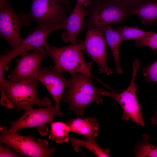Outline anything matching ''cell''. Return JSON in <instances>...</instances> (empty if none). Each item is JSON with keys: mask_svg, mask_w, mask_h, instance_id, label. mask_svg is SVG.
Wrapping results in <instances>:
<instances>
[{"mask_svg": "<svg viewBox=\"0 0 157 157\" xmlns=\"http://www.w3.org/2000/svg\"><path fill=\"white\" fill-rule=\"evenodd\" d=\"M70 74V77L68 79V89L62 97L63 102L68 103L69 111H74L77 115L83 116L85 108L91 103L103 104L100 96L104 90L94 85L91 76L77 73Z\"/></svg>", "mask_w": 157, "mask_h": 157, "instance_id": "1", "label": "cell"}, {"mask_svg": "<svg viewBox=\"0 0 157 157\" xmlns=\"http://www.w3.org/2000/svg\"><path fill=\"white\" fill-rule=\"evenodd\" d=\"M83 45V42L79 40L62 47H49L47 55L52 58L54 65L49 68L58 73L84 74L95 78L90 73L92 62L86 63L84 60L82 52Z\"/></svg>", "mask_w": 157, "mask_h": 157, "instance_id": "2", "label": "cell"}, {"mask_svg": "<svg viewBox=\"0 0 157 157\" xmlns=\"http://www.w3.org/2000/svg\"><path fill=\"white\" fill-rule=\"evenodd\" d=\"M39 81L31 79L21 82L5 80L4 88L7 97L14 107L20 111L33 107L51 106V100L47 97H38L37 89Z\"/></svg>", "mask_w": 157, "mask_h": 157, "instance_id": "3", "label": "cell"}, {"mask_svg": "<svg viewBox=\"0 0 157 157\" xmlns=\"http://www.w3.org/2000/svg\"><path fill=\"white\" fill-rule=\"evenodd\" d=\"M67 1L33 0L27 15L30 22L38 26H49L63 28L64 22L68 16Z\"/></svg>", "mask_w": 157, "mask_h": 157, "instance_id": "4", "label": "cell"}, {"mask_svg": "<svg viewBox=\"0 0 157 157\" xmlns=\"http://www.w3.org/2000/svg\"><path fill=\"white\" fill-rule=\"evenodd\" d=\"M6 126H0L1 143L8 145L17 152L24 156L47 157L52 156L56 150L54 147L48 148V142L40 139L36 141L31 135L23 136L17 133L8 132Z\"/></svg>", "mask_w": 157, "mask_h": 157, "instance_id": "5", "label": "cell"}, {"mask_svg": "<svg viewBox=\"0 0 157 157\" xmlns=\"http://www.w3.org/2000/svg\"><path fill=\"white\" fill-rule=\"evenodd\" d=\"M139 62L137 59L133 62V72L130 84L127 89L120 93L117 91L108 92L104 90L102 95L110 97L115 100L121 106L123 110L122 119L131 121L138 126H143L144 122L136 94L137 90L135 79L139 67Z\"/></svg>", "mask_w": 157, "mask_h": 157, "instance_id": "6", "label": "cell"}, {"mask_svg": "<svg viewBox=\"0 0 157 157\" xmlns=\"http://www.w3.org/2000/svg\"><path fill=\"white\" fill-rule=\"evenodd\" d=\"M63 114L60 109L54 106L36 109L29 108L24 110L23 114L17 120L12 121L10 127L9 129L6 127V129L9 133H16L21 129L35 127L41 135H47L49 130L46 124L52 122L55 116Z\"/></svg>", "mask_w": 157, "mask_h": 157, "instance_id": "7", "label": "cell"}, {"mask_svg": "<svg viewBox=\"0 0 157 157\" xmlns=\"http://www.w3.org/2000/svg\"><path fill=\"white\" fill-rule=\"evenodd\" d=\"M59 29L58 27L49 26H38L36 28L29 33L20 44L13 49L0 58V64L4 66L6 70L8 69V63L15 57L28 51L39 49L47 51L49 46L46 41L47 38L51 32Z\"/></svg>", "mask_w": 157, "mask_h": 157, "instance_id": "8", "label": "cell"}, {"mask_svg": "<svg viewBox=\"0 0 157 157\" xmlns=\"http://www.w3.org/2000/svg\"><path fill=\"white\" fill-rule=\"evenodd\" d=\"M30 21L27 15H18L6 1L3 8L0 10V35L12 47L18 46L23 40L19 34L23 25H27Z\"/></svg>", "mask_w": 157, "mask_h": 157, "instance_id": "9", "label": "cell"}, {"mask_svg": "<svg viewBox=\"0 0 157 157\" xmlns=\"http://www.w3.org/2000/svg\"><path fill=\"white\" fill-rule=\"evenodd\" d=\"M106 42L103 33L99 28L89 29L83 50L97 64L100 73L109 75L113 71L107 63Z\"/></svg>", "mask_w": 157, "mask_h": 157, "instance_id": "10", "label": "cell"}, {"mask_svg": "<svg viewBox=\"0 0 157 157\" xmlns=\"http://www.w3.org/2000/svg\"><path fill=\"white\" fill-rule=\"evenodd\" d=\"M89 17V29L100 27L120 22L129 14L123 5L109 1L94 2Z\"/></svg>", "mask_w": 157, "mask_h": 157, "instance_id": "11", "label": "cell"}, {"mask_svg": "<svg viewBox=\"0 0 157 157\" xmlns=\"http://www.w3.org/2000/svg\"><path fill=\"white\" fill-rule=\"evenodd\" d=\"M16 60V66L8 76L9 80L21 82L33 79L35 73L41 68L42 59L47 56L46 51L36 49L33 52H28L22 54Z\"/></svg>", "mask_w": 157, "mask_h": 157, "instance_id": "12", "label": "cell"}, {"mask_svg": "<svg viewBox=\"0 0 157 157\" xmlns=\"http://www.w3.org/2000/svg\"><path fill=\"white\" fill-rule=\"evenodd\" d=\"M33 78L45 86L55 102L54 106L60 109V101L65 88L68 85V80L64 77L62 73L53 72L49 68L41 67Z\"/></svg>", "mask_w": 157, "mask_h": 157, "instance_id": "13", "label": "cell"}, {"mask_svg": "<svg viewBox=\"0 0 157 157\" xmlns=\"http://www.w3.org/2000/svg\"><path fill=\"white\" fill-rule=\"evenodd\" d=\"M88 13L83 6L76 2L74 8L68 16L63 24L65 31L61 35L63 42L75 43L79 33L82 30L84 19Z\"/></svg>", "mask_w": 157, "mask_h": 157, "instance_id": "14", "label": "cell"}, {"mask_svg": "<svg viewBox=\"0 0 157 157\" xmlns=\"http://www.w3.org/2000/svg\"><path fill=\"white\" fill-rule=\"evenodd\" d=\"M70 131L85 135L87 139H95L98 135L99 126L97 119L86 117L82 119L77 117L66 121Z\"/></svg>", "mask_w": 157, "mask_h": 157, "instance_id": "15", "label": "cell"}, {"mask_svg": "<svg viewBox=\"0 0 157 157\" xmlns=\"http://www.w3.org/2000/svg\"><path fill=\"white\" fill-rule=\"evenodd\" d=\"M99 28L103 32L106 42L111 50L115 65V72L122 74L119 58L120 44L122 40L119 32L117 29H113L109 25Z\"/></svg>", "mask_w": 157, "mask_h": 157, "instance_id": "16", "label": "cell"}, {"mask_svg": "<svg viewBox=\"0 0 157 157\" xmlns=\"http://www.w3.org/2000/svg\"><path fill=\"white\" fill-rule=\"evenodd\" d=\"M129 14L138 16L143 24L153 22L157 19V1L142 5L129 12Z\"/></svg>", "mask_w": 157, "mask_h": 157, "instance_id": "17", "label": "cell"}, {"mask_svg": "<svg viewBox=\"0 0 157 157\" xmlns=\"http://www.w3.org/2000/svg\"><path fill=\"white\" fill-rule=\"evenodd\" d=\"M72 145L76 152L79 151V147L82 146L89 149L98 157H109L110 150L108 149H103L99 147L95 139H87L84 140L71 137Z\"/></svg>", "mask_w": 157, "mask_h": 157, "instance_id": "18", "label": "cell"}, {"mask_svg": "<svg viewBox=\"0 0 157 157\" xmlns=\"http://www.w3.org/2000/svg\"><path fill=\"white\" fill-rule=\"evenodd\" d=\"M51 129L48 138L54 140L59 144L68 142L69 140V133L70 132L68 126L62 122H52Z\"/></svg>", "mask_w": 157, "mask_h": 157, "instance_id": "19", "label": "cell"}, {"mask_svg": "<svg viewBox=\"0 0 157 157\" xmlns=\"http://www.w3.org/2000/svg\"><path fill=\"white\" fill-rule=\"evenodd\" d=\"M149 137L144 134L139 143L135 147L134 154L137 157H157V146L150 143Z\"/></svg>", "mask_w": 157, "mask_h": 157, "instance_id": "20", "label": "cell"}, {"mask_svg": "<svg viewBox=\"0 0 157 157\" xmlns=\"http://www.w3.org/2000/svg\"><path fill=\"white\" fill-rule=\"evenodd\" d=\"M117 29L119 31L122 41L138 39L150 36L155 33L152 31L146 32L138 28L128 26H119Z\"/></svg>", "mask_w": 157, "mask_h": 157, "instance_id": "21", "label": "cell"}, {"mask_svg": "<svg viewBox=\"0 0 157 157\" xmlns=\"http://www.w3.org/2000/svg\"><path fill=\"white\" fill-rule=\"evenodd\" d=\"M5 71L4 67L0 64V88L1 94L0 103L3 106L9 109L14 107L6 95L4 88L5 80L4 76V71Z\"/></svg>", "mask_w": 157, "mask_h": 157, "instance_id": "22", "label": "cell"}, {"mask_svg": "<svg viewBox=\"0 0 157 157\" xmlns=\"http://www.w3.org/2000/svg\"><path fill=\"white\" fill-rule=\"evenodd\" d=\"M135 45L137 47H146L155 50L157 49V33L147 37L136 40Z\"/></svg>", "mask_w": 157, "mask_h": 157, "instance_id": "23", "label": "cell"}, {"mask_svg": "<svg viewBox=\"0 0 157 157\" xmlns=\"http://www.w3.org/2000/svg\"><path fill=\"white\" fill-rule=\"evenodd\" d=\"M143 74L147 82H154L157 83V60L144 68Z\"/></svg>", "mask_w": 157, "mask_h": 157, "instance_id": "24", "label": "cell"}, {"mask_svg": "<svg viewBox=\"0 0 157 157\" xmlns=\"http://www.w3.org/2000/svg\"><path fill=\"white\" fill-rule=\"evenodd\" d=\"M7 146H3L2 143L0 144V157H24V155L19 153L13 148L11 149V147L7 145Z\"/></svg>", "mask_w": 157, "mask_h": 157, "instance_id": "25", "label": "cell"}, {"mask_svg": "<svg viewBox=\"0 0 157 157\" xmlns=\"http://www.w3.org/2000/svg\"><path fill=\"white\" fill-rule=\"evenodd\" d=\"M76 2L82 4L83 6L88 8L90 3V0H76Z\"/></svg>", "mask_w": 157, "mask_h": 157, "instance_id": "26", "label": "cell"}, {"mask_svg": "<svg viewBox=\"0 0 157 157\" xmlns=\"http://www.w3.org/2000/svg\"><path fill=\"white\" fill-rule=\"evenodd\" d=\"M115 1H113L122 4V3H128L135 2L139 0H115ZM113 2V1H112Z\"/></svg>", "mask_w": 157, "mask_h": 157, "instance_id": "27", "label": "cell"}, {"mask_svg": "<svg viewBox=\"0 0 157 157\" xmlns=\"http://www.w3.org/2000/svg\"><path fill=\"white\" fill-rule=\"evenodd\" d=\"M151 121L153 124L157 125V110L151 119Z\"/></svg>", "mask_w": 157, "mask_h": 157, "instance_id": "28", "label": "cell"}, {"mask_svg": "<svg viewBox=\"0 0 157 157\" xmlns=\"http://www.w3.org/2000/svg\"><path fill=\"white\" fill-rule=\"evenodd\" d=\"M6 0H0V10L4 7L6 2Z\"/></svg>", "mask_w": 157, "mask_h": 157, "instance_id": "29", "label": "cell"}, {"mask_svg": "<svg viewBox=\"0 0 157 157\" xmlns=\"http://www.w3.org/2000/svg\"><path fill=\"white\" fill-rule=\"evenodd\" d=\"M64 0L67 1V0Z\"/></svg>", "mask_w": 157, "mask_h": 157, "instance_id": "30", "label": "cell"}, {"mask_svg": "<svg viewBox=\"0 0 157 157\" xmlns=\"http://www.w3.org/2000/svg\"></svg>", "mask_w": 157, "mask_h": 157, "instance_id": "31", "label": "cell"}]
</instances>
